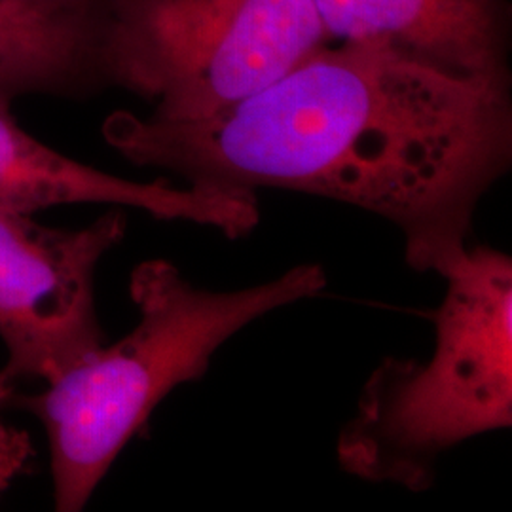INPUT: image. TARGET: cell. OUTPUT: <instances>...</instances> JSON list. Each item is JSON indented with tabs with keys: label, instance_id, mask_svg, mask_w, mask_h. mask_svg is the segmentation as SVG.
I'll list each match as a JSON object with an SVG mask.
<instances>
[{
	"label": "cell",
	"instance_id": "1",
	"mask_svg": "<svg viewBox=\"0 0 512 512\" xmlns=\"http://www.w3.org/2000/svg\"><path fill=\"white\" fill-rule=\"evenodd\" d=\"M103 135L131 164L190 184L365 209L403 234L410 268L444 279L469 249L478 203L511 167V86L509 73H450L340 42L213 116L114 112Z\"/></svg>",
	"mask_w": 512,
	"mask_h": 512
},
{
	"label": "cell",
	"instance_id": "2",
	"mask_svg": "<svg viewBox=\"0 0 512 512\" xmlns=\"http://www.w3.org/2000/svg\"><path fill=\"white\" fill-rule=\"evenodd\" d=\"M325 287L319 264H298L249 289L207 291L167 260L141 262L129 279L137 325L21 399L48 437L55 511H82L156 406L175 387L200 380L234 334Z\"/></svg>",
	"mask_w": 512,
	"mask_h": 512
},
{
	"label": "cell",
	"instance_id": "3",
	"mask_svg": "<svg viewBox=\"0 0 512 512\" xmlns=\"http://www.w3.org/2000/svg\"><path fill=\"white\" fill-rule=\"evenodd\" d=\"M444 281L431 359L385 357L338 435L348 475L425 492L446 452L511 427V256L469 245Z\"/></svg>",
	"mask_w": 512,
	"mask_h": 512
},
{
	"label": "cell",
	"instance_id": "4",
	"mask_svg": "<svg viewBox=\"0 0 512 512\" xmlns=\"http://www.w3.org/2000/svg\"><path fill=\"white\" fill-rule=\"evenodd\" d=\"M327 44L313 0H103L107 84L165 120L228 109Z\"/></svg>",
	"mask_w": 512,
	"mask_h": 512
},
{
	"label": "cell",
	"instance_id": "5",
	"mask_svg": "<svg viewBox=\"0 0 512 512\" xmlns=\"http://www.w3.org/2000/svg\"><path fill=\"white\" fill-rule=\"evenodd\" d=\"M128 230L120 209L76 230L0 213V340L8 382L52 384L105 344L95 272Z\"/></svg>",
	"mask_w": 512,
	"mask_h": 512
},
{
	"label": "cell",
	"instance_id": "6",
	"mask_svg": "<svg viewBox=\"0 0 512 512\" xmlns=\"http://www.w3.org/2000/svg\"><path fill=\"white\" fill-rule=\"evenodd\" d=\"M10 105L12 99L0 95V213L33 217L59 205L103 203L209 226L228 238L247 236L260 220L255 192L249 190L137 183L73 160L29 135Z\"/></svg>",
	"mask_w": 512,
	"mask_h": 512
},
{
	"label": "cell",
	"instance_id": "7",
	"mask_svg": "<svg viewBox=\"0 0 512 512\" xmlns=\"http://www.w3.org/2000/svg\"><path fill=\"white\" fill-rule=\"evenodd\" d=\"M329 40L387 48L458 74H505L503 0H313Z\"/></svg>",
	"mask_w": 512,
	"mask_h": 512
},
{
	"label": "cell",
	"instance_id": "8",
	"mask_svg": "<svg viewBox=\"0 0 512 512\" xmlns=\"http://www.w3.org/2000/svg\"><path fill=\"white\" fill-rule=\"evenodd\" d=\"M103 0H0V95L105 88Z\"/></svg>",
	"mask_w": 512,
	"mask_h": 512
},
{
	"label": "cell",
	"instance_id": "9",
	"mask_svg": "<svg viewBox=\"0 0 512 512\" xmlns=\"http://www.w3.org/2000/svg\"><path fill=\"white\" fill-rule=\"evenodd\" d=\"M33 456L31 435L19 427L0 423V495L25 471Z\"/></svg>",
	"mask_w": 512,
	"mask_h": 512
},
{
	"label": "cell",
	"instance_id": "10",
	"mask_svg": "<svg viewBox=\"0 0 512 512\" xmlns=\"http://www.w3.org/2000/svg\"><path fill=\"white\" fill-rule=\"evenodd\" d=\"M12 393H14L12 382H8V380L2 376V372H0V410L4 408V404L12 399Z\"/></svg>",
	"mask_w": 512,
	"mask_h": 512
}]
</instances>
